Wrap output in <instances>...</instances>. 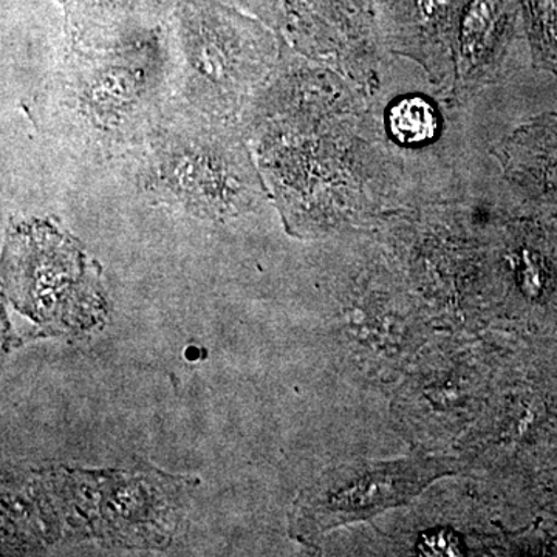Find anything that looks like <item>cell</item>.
Instances as JSON below:
<instances>
[{
	"label": "cell",
	"instance_id": "6da1fadb",
	"mask_svg": "<svg viewBox=\"0 0 557 557\" xmlns=\"http://www.w3.org/2000/svg\"><path fill=\"white\" fill-rule=\"evenodd\" d=\"M453 472L454 461L429 457L330 469L296 498L289 534L309 544L335 528L408 504L434 480Z\"/></svg>",
	"mask_w": 557,
	"mask_h": 557
},
{
	"label": "cell",
	"instance_id": "7a4b0ae2",
	"mask_svg": "<svg viewBox=\"0 0 557 557\" xmlns=\"http://www.w3.org/2000/svg\"><path fill=\"white\" fill-rule=\"evenodd\" d=\"M465 0H373L383 42L392 53L416 61L435 84L456 81L458 20Z\"/></svg>",
	"mask_w": 557,
	"mask_h": 557
},
{
	"label": "cell",
	"instance_id": "3957f363",
	"mask_svg": "<svg viewBox=\"0 0 557 557\" xmlns=\"http://www.w3.org/2000/svg\"><path fill=\"white\" fill-rule=\"evenodd\" d=\"M523 30L520 0H465L456 44L457 100L493 83Z\"/></svg>",
	"mask_w": 557,
	"mask_h": 557
},
{
	"label": "cell",
	"instance_id": "277c9868",
	"mask_svg": "<svg viewBox=\"0 0 557 557\" xmlns=\"http://www.w3.org/2000/svg\"><path fill=\"white\" fill-rule=\"evenodd\" d=\"M512 180L557 203V113L531 121L505 146Z\"/></svg>",
	"mask_w": 557,
	"mask_h": 557
},
{
	"label": "cell",
	"instance_id": "5b68a950",
	"mask_svg": "<svg viewBox=\"0 0 557 557\" xmlns=\"http://www.w3.org/2000/svg\"><path fill=\"white\" fill-rule=\"evenodd\" d=\"M386 124L391 137L408 148L434 141L440 132L437 109L426 98L417 95L392 102L387 109Z\"/></svg>",
	"mask_w": 557,
	"mask_h": 557
},
{
	"label": "cell",
	"instance_id": "8992f818",
	"mask_svg": "<svg viewBox=\"0 0 557 557\" xmlns=\"http://www.w3.org/2000/svg\"><path fill=\"white\" fill-rule=\"evenodd\" d=\"M520 11L534 65L557 78V0H520Z\"/></svg>",
	"mask_w": 557,
	"mask_h": 557
},
{
	"label": "cell",
	"instance_id": "52a82bcc",
	"mask_svg": "<svg viewBox=\"0 0 557 557\" xmlns=\"http://www.w3.org/2000/svg\"><path fill=\"white\" fill-rule=\"evenodd\" d=\"M518 276L528 295H541L548 282V269L544 256L534 249L523 248L518 260Z\"/></svg>",
	"mask_w": 557,
	"mask_h": 557
},
{
	"label": "cell",
	"instance_id": "ba28073f",
	"mask_svg": "<svg viewBox=\"0 0 557 557\" xmlns=\"http://www.w3.org/2000/svg\"><path fill=\"white\" fill-rule=\"evenodd\" d=\"M418 552L423 556H461L463 555V547H461L460 539L456 534L440 530L432 531V533L421 537Z\"/></svg>",
	"mask_w": 557,
	"mask_h": 557
}]
</instances>
